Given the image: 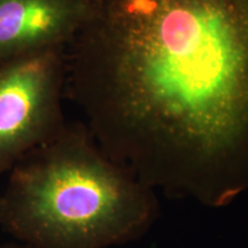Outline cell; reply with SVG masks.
Segmentation results:
<instances>
[{
	"mask_svg": "<svg viewBox=\"0 0 248 248\" xmlns=\"http://www.w3.org/2000/svg\"><path fill=\"white\" fill-rule=\"evenodd\" d=\"M1 212H2V194L0 192V222H1Z\"/></svg>",
	"mask_w": 248,
	"mask_h": 248,
	"instance_id": "8992f818",
	"label": "cell"
},
{
	"mask_svg": "<svg viewBox=\"0 0 248 248\" xmlns=\"http://www.w3.org/2000/svg\"><path fill=\"white\" fill-rule=\"evenodd\" d=\"M0 226L29 248H111L141 239L160 215L157 192L64 125L9 171Z\"/></svg>",
	"mask_w": 248,
	"mask_h": 248,
	"instance_id": "7a4b0ae2",
	"label": "cell"
},
{
	"mask_svg": "<svg viewBox=\"0 0 248 248\" xmlns=\"http://www.w3.org/2000/svg\"><path fill=\"white\" fill-rule=\"evenodd\" d=\"M61 47L35 52L0 66V175L54 138L66 124L61 97Z\"/></svg>",
	"mask_w": 248,
	"mask_h": 248,
	"instance_id": "3957f363",
	"label": "cell"
},
{
	"mask_svg": "<svg viewBox=\"0 0 248 248\" xmlns=\"http://www.w3.org/2000/svg\"><path fill=\"white\" fill-rule=\"evenodd\" d=\"M0 248H29L26 245L17 243V241H14V243H6L0 245Z\"/></svg>",
	"mask_w": 248,
	"mask_h": 248,
	"instance_id": "5b68a950",
	"label": "cell"
},
{
	"mask_svg": "<svg viewBox=\"0 0 248 248\" xmlns=\"http://www.w3.org/2000/svg\"><path fill=\"white\" fill-rule=\"evenodd\" d=\"M86 0H0V62L68 45Z\"/></svg>",
	"mask_w": 248,
	"mask_h": 248,
	"instance_id": "277c9868",
	"label": "cell"
},
{
	"mask_svg": "<svg viewBox=\"0 0 248 248\" xmlns=\"http://www.w3.org/2000/svg\"><path fill=\"white\" fill-rule=\"evenodd\" d=\"M70 97L108 156L221 208L248 190V0H86Z\"/></svg>",
	"mask_w": 248,
	"mask_h": 248,
	"instance_id": "6da1fadb",
	"label": "cell"
}]
</instances>
